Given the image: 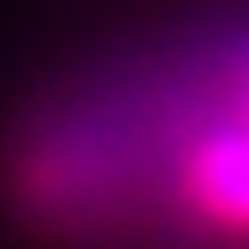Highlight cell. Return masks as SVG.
<instances>
[{
    "label": "cell",
    "instance_id": "6da1fadb",
    "mask_svg": "<svg viewBox=\"0 0 249 249\" xmlns=\"http://www.w3.org/2000/svg\"><path fill=\"white\" fill-rule=\"evenodd\" d=\"M180 191L209 226L249 232V116H214L180 151Z\"/></svg>",
    "mask_w": 249,
    "mask_h": 249
},
{
    "label": "cell",
    "instance_id": "7a4b0ae2",
    "mask_svg": "<svg viewBox=\"0 0 249 249\" xmlns=\"http://www.w3.org/2000/svg\"><path fill=\"white\" fill-rule=\"evenodd\" d=\"M220 75H226L232 110H244V116H249V29H238V35L226 41V64H220Z\"/></svg>",
    "mask_w": 249,
    "mask_h": 249
}]
</instances>
